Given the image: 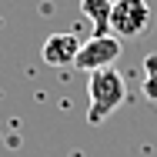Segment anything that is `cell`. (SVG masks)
Returning a JSON list of instances; mask_svg holds the SVG:
<instances>
[{"label": "cell", "instance_id": "4", "mask_svg": "<svg viewBox=\"0 0 157 157\" xmlns=\"http://www.w3.org/2000/svg\"><path fill=\"white\" fill-rule=\"evenodd\" d=\"M80 44L84 40L77 33H50L44 40V47H40V57L50 67H70L77 60V54H80Z\"/></svg>", "mask_w": 157, "mask_h": 157}, {"label": "cell", "instance_id": "6", "mask_svg": "<svg viewBox=\"0 0 157 157\" xmlns=\"http://www.w3.org/2000/svg\"><path fill=\"white\" fill-rule=\"evenodd\" d=\"M144 97L157 104V54L144 57Z\"/></svg>", "mask_w": 157, "mask_h": 157}, {"label": "cell", "instance_id": "3", "mask_svg": "<svg viewBox=\"0 0 157 157\" xmlns=\"http://www.w3.org/2000/svg\"><path fill=\"white\" fill-rule=\"evenodd\" d=\"M117 57H121V40L114 33H94L80 44V54H77L74 67L94 74V70H104V67H114Z\"/></svg>", "mask_w": 157, "mask_h": 157}, {"label": "cell", "instance_id": "2", "mask_svg": "<svg viewBox=\"0 0 157 157\" xmlns=\"http://www.w3.org/2000/svg\"><path fill=\"white\" fill-rule=\"evenodd\" d=\"M151 20H154V13H151V3L147 0H114L110 33L117 40H130V37H140L147 30Z\"/></svg>", "mask_w": 157, "mask_h": 157}, {"label": "cell", "instance_id": "1", "mask_svg": "<svg viewBox=\"0 0 157 157\" xmlns=\"http://www.w3.org/2000/svg\"><path fill=\"white\" fill-rule=\"evenodd\" d=\"M87 94H90V107H87V124H104L121 104H124L127 97V84L124 77H121V70H114V67H104V70H94L90 74V87H87Z\"/></svg>", "mask_w": 157, "mask_h": 157}, {"label": "cell", "instance_id": "5", "mask_svg": "<svg viewBox=\"0 0 157 157\" xmlns=\"http://www.w3.org/2000/svg\"><path fill=\"white\" fill-rule=\"evenodd\" d=\"M110 10L114 0H80V13L94 24V33H110Z\"/></svg>", "mask_w": 157, "mask_h": 157}]
</instances>
